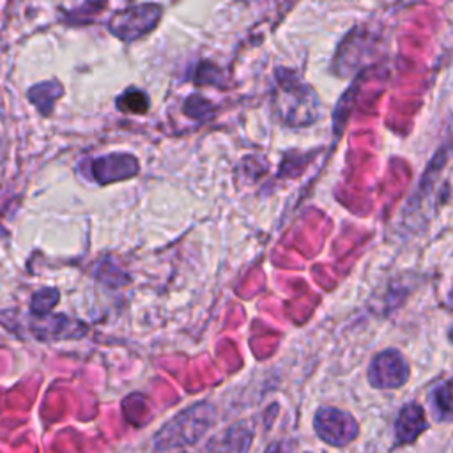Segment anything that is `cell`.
I'll list each match as a JSON object with an SVG mask.
<instances>
[{
  "mask_svg": "<svg viewBox=\"0 0 453 453\" xmlns=\"http://www.w3.org/2000/svg\"><path fill=\"white\" fill-rule=\"evenodd\" d=\"M161 5L157 4H134L117 11L110 21V32L126 42H133L156 28L161 19Z\"/></svg>",
  "mask_w": 453,
  "mask_h": 453,
  "instance_id": "obj_2",
  "label": "cell"
},
{
  "mask_svg": "<svg viewBox=\"0 0 453 453\" xmlns=\"http://www.w3.org/2000/svg\"><path fill=\"white\" fill-rule=\"evenodd\" d=\"M138 159L126 152H111L87 161L88 177L101 186L131 179L138 173Z\"/></svg>",
  "mask_w": 453,
  "mask_h": 453,
  "instance_id": "obj_4",
  "label": "cell"
},
{
  "mask_svg": "<svg viewBox=\"0 0 453 453\" xmlns=\"http://www.w3.org/2000/svg\"><path fill=\"white\" fill-rule=\"evenodd\" d=\"M64 94V88L58 81L50 80V81H42V83H35L34 87L28 88L27 96L28 101L42 113V115H50L55 108L57 99Z\"/></svg>",
  "mask_w": 453,
  "mask_h": 453,
  "instance_id": "obj_7",
  "label": "cell"
},
{
  "mask_svg": "<svg viewBox=\"0 0 453 453\" xmlns=\"http://www.w3.org/2000/svg\"><path fill=\"white\" fill-rule=\"evenodd\" d=\"M434 407L441 418H451L453 416V379L441 384L434 395Z\"/></svg>",
  "mask_w": 453,
  "mask_h": 453,
  "instance_id": "obj_10",
  "label": "cell"
},
{
  "mask_svg": "<svg viewBox=\"0 0 453 453\" xmlns=\"http://www.w3.org/2000/svg\"><path fill=\"white\" fill-rule=\"evenodd\" d=\"M117 108L120 111H126V113H134V115H140V113H145L149 110V97L145 92H142L140 88H127L124 90L117 101H115Z\"/></svg>",
  "mask_w": 453,
  "mask_h": 453,
  "instance_id": "obj_8",
  "label": "cell"
},
{
  "mask_svg": "<svg viewBox=\"0 0 453 453\" xmlns=\"http://www.w3.org/2000/svg\"><path fill=\"white\" fill-rule=\"evenodd\" d=\"M214 418L216 409L211 403H195L193 407L177 414L157 432V435L154 437L156 449L161 451L196 442L205 434V430L214 423Z\"/></svg>",
  "mask_w": 453,
  "mask_h": 453,
  "instance_id": "obj_1",
  "label": "cell"
},
{
  "mask_svg": "<svg viewBox=\"0 0 453 453\" xmlns=\"http://www.w3.org/2000/svg\"><path fill=\"white\" fill-rule=\"evenodd\" d=\"M426 419H425V411L418 403H407L396 419V442L400 444H409L412 442L425 428H426Z\"/></svg>",
  "mask_w": 453,
  "mask_h": 453,
  "instance_id": "obj_6",
  "label": "cell"
},
{
  "mask_svg": "<svg viewBox=\"0 0 453 453\" xmlns=\"http://www.w3.org/2000/svg\"><path fill=\"white\" fill-rule=\"evenodd\" d=\"M57 303H58V290L53 288V287H46V288L37 290L32 296L30 310L37 317H46V315L51 313V310L55 308Z\"/></svg>",
  "mask_w": 453,
  "mask_h": 453,
  "instance_id": "obj_9",
  "label": "cell"
},
{
  "mask_svg": "<svg viewBox=\"0 0 453 453\" xmlns=\"http://www.w3.org/2000/svg\"><path fill=\"white\" fill-rule=\"evenodd\" d=\"M409 377V368L405 359L396 350H384L377 354L370 365L368 379L372 386L386 389V388H398Z\"/></svg>",
  "mask_w": 453,
  "mask_h": 453,
  "instance_id": "obj_5",
  "label": "cell"
},
{
  "mask_svg": "<svg viewBox=\"0 0 453 453\" xmlns=\"http://www.w3.org/2000/svg\"><path fill=\"white\" fill-rule=\"evenodd\" d=\"M317 435L333 446H345L357 435V423L354 418L340 409L322 407L315 414Z\"/></svg>",
  "mask_w": 453,
  "mask_h": 453,
  "instance_id": "obj_3",
  "label": "cell"
},
{
  "mask_svg": "<svg viewBox=\"0 0 453 453\" xmlns=\"http://www.w3.org/2000/svg\"><path fill=\"white\" fill-rule=\"evenodd\" d=\"M209 110H211V104L200 96H191L184 104V111L193 119H205V113Z\"/></svg>",
  "mask_w": 453,
  "mask_h": 453,
  "instance_id": "obj_12",
  "label": "cell"
},
{
  "mask_svg": "<svg viewBox=\"0 0 453 453\" xmlns=\"http://www.w3.org/2000/svg\"><path fill=\"white\" fill-rule=\"evenodd\" d=\"M265 453H294V446L288 441H280L271 444Z\"/></svg>",
  "mask_w": 453,
  "mask_h": 453,
  "instance_id": "obj_13",
  "label": "cell"
},
{
  "mask_svg": "<svg viewBox=\"0 0 453 453\" xmlns=\"http://www.w3.org/2000/svg\"><path fill=\"white\" fill-rule=\"evenodd\" d=\"M248 446H250V432L248 430L232 428L226 434V439H225L221 453H246Z\"/></svg>",
  "mask_w": 453,
  "mask_h": 453,
  "instance_id": "obj_11",
  "label": "cell"
}]
</instances>
